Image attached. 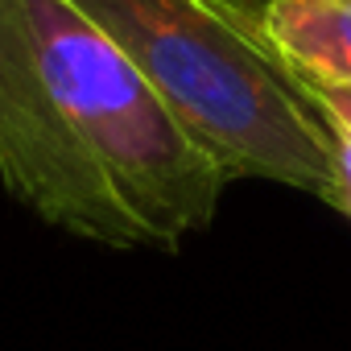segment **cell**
Listing matches in <instances>:
<instances>
[{
  "mask_svg": "<svg viewBox=\"0 0 351 351\" xmlns=\"http://www.w3.org/2000/svg\"><path fill=\"white\" fill-rule=\"evenodd\" d=\"M0 178L50 228L178 252L228 178L71 0H0Z\"/></svg>",
  "mask_w": 351,
  "mask_h": 351,
  "instance_id": "obj_1",
  "label": "cell"
},
{
  "mask_svg": "<svg viewBox=\"0 0 351 351\" xmlns=\"http://www.w3.org/2000/svg\"><path fill=\"white\" fill-rule=\"evenodd\" d=\"M136 66L228 182L293 186L339 211L335 132L277 54L256 0H71Z\"/></svg>",
  "mask_w": 351,
  "mask_h": 351,
  "instance_id": "obj_2",
  "label": "cell"
},
{
  "mask_svg": "<svg viewBox=\"0 0 351 351\" xmlns=\"http://www.w3.org/2000/svg\"><path fill=\"white\" fill-rule=\"evenodd\" d=\"M261 25L310 87H351V0H261Z\"/></svg>",
  "mask_w": 351,
  "mask_h": 351,
  "instance_id": "obj_3",
  "label": "cell"
},
{
  "mask_svg": "<svg viewBox=\"0 0 351 351\" xmlns=\"http://www.w3.org/2000/svg\"><path fill=\"white\" fill-rule=\"evenodd\" d=\"M318 108L335 132V149H339V178H343V199L339 211L351 219V87H314Z\"/></svg>",
  "mask_w": 351,
  "mask_h": 351,
  "instance_id": "obj_4",
  "label": "cell"
},
{
  "mask_svg": "<svg viewBox=\"0 0 351 351\" xmlns=\"http://www.w3.org/2000/svg\"><path fill=\"white\" fill-rule=\"evenodd\" d=\"M256 5H261V0H256Z\"/></svg>",
  "mask_w": 351,
  "mask_h": 351,
  "instance_id": "obj_5",
  "label": "cell"
}]
</instances>
